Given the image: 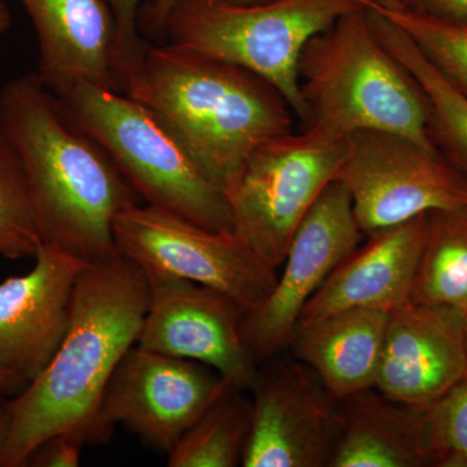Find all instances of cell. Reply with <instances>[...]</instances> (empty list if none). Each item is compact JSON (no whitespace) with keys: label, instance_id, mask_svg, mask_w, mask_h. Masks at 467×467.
I'll return each mask as SVG.
<instances>
[{"label":"cell","instance_id":"30","mask_svg":"<svg viewBox=\"0 0 467 467\" xmlns=\"http://www.w3.org/2000/svg\"><path fill=\"white\" fill-rule=\"evenodd\" d=\"M12 411L8 400L0 399V454L7 442L9 431H11Z\"/></svg>","mask_w":467,"mask_h":467},{"label":"cell","instance_id":"24","mask_svg":"<svg viewBox=\"0 0 467 467\" xmlns=\"http://www.w3.org/2000/svg\"><path fill=\"white\" fill-rule=\"evenodd\" d=\"M410 36L426 57L467 94V26L418 14L399 0H364Z\"/></svg>","mask_w":467,"mask_h":467},{"label":"cell","instance_id":"6","mask_svg":"<svg viewBox=\"0 0 467 467\" xmlns=\"http://www.w3.org/2000/svg\"><path fill=\"white\" fill-rule=\"evenodd\" d=\"M367 8L362 0H175L160 39L180 50L250 70L281 92L301 125L300 55L306 43L344 15Z\"/></svg>","mask_w":467,"mask_h":467},{"label":"cell","instance_id":"11","mask_svg":"<svg viewBox=\"0 0 467 467\" xmlns=\"http://www.w3.org/2000/svg\"><path fill=\"white\" fill-rule=\"evenodd\" d=\"M362 236L349 192L331 181L295 232L275 288L243 316V339L259 364L288 349L304 306Z\"/></svg>","mask_w":467,"mask_h":467},{"label":"cell","instance_id":"5","mask_svg":"<svg viewBox=\"0 0 467 467\" xmlns=\"http://www.w3.org/2000/svg\"><path fill=\"white\" fill-rule=\"evenodd\" d=\"M146 204L211 232L234 233L225 192L209 180L182 140L153 110L124 92L79 84L57 97Z\"/></svg>","mask_w":467,"mask_h":467},{"label":"cell","instance_id":"10","mask_svg":"<svg viewBox=\"0 0 467 467\" xmlns=\"http://www.w3.org/2000/svg\"><path fill=\"white\" fill-rule=\"evenodd\" d=\"M213 368L135 344L117 365L91 426L94 444L125 426L169 453L226 387Z\"/></svg>","mask_w":467,"mask_h":467},{"label":"cell","instance_id":"4","mask_svg":"<svg viewBox=\"0 0 467 467\" xmlns=\"http://www.w3.org/2000/svg\"><path fill=\"white\" fill-rule=\"evenodd\" d=\"M297 73L306 110L303 128L339 140L362 130L389 131L439 155L425 94L378 38L368 7L313 36Z\"/></svg>","mask_w":467,"mask_h":467},{"label":"cell","instance_id":"3","mask_svg":"<svg viewBox=\"0 0 467 467\" xmlns=\"http://www.w3.org/2000/svg\"><path fill=\"white\" fill-rule=\"evenodd\" d=\"M122 92L156 113L226 192L259 147L295 131L281 92L244 67L146 43Z\"/></svg>","mask_w":467,"mask_h":467},{"label":"cell","instance_id":"16","mask_svg":"<svg viewBox=\"0 0 467 467\" xmlns=\"http://www.w3.org/2000/svg\"><path fill=\"white\" fill-rule=\"evenodd\" d=\"M39 47V78L57 97L79 84L122 92L119 29L109 0H21Z\"/></svg>","mask_w":467,"mask_h":467},{"label":"cell","instance_id":"18","mask_svg":"<svg viewBox=\"0 0 467 467\" xmlns=\"http://www.w3.org/2000/svg\"><path fill=\"white\" fill-rule=\"evenodd\" d=\"M339 438L328 467L434 466L429 414L376 389L337 401Z\"/></svg>","mask_w":467,"mask_h":467},{"label":"cell","instance_id":"28","mask_svg":"<svg viewBox=\"0 0 467 467\" xmlns=\"http://www.w3.org/2000/svg\"><path fill=\"white\" fill-rule=\"evenodd\" d=\"M402 5L426 16L467 26V0H399Z\"/></svg>","mask_w":467,"mask_h":467},{"label":"cell","instance_id":"19","mask_svg":"<svg viewBox=\"0 0 467 467\" xmlns=\"http://www.w3.org/2000/svg\"><path fill=\"white\" fill-rule=\"evenodd\" d=\"M389 313L348 309L297 326L288 348L335 400L376 389Z\"/></svg>","mask_w":467,"mask_h":467},{"label":"cell","instance_id":"31","mask_svg":"<svg viewBox=\"0 0 467 467\" xmlns=\"http://www.w3.org/2000/svg\"><path fill=\"white\" fill-rule=\"evenodd\" d=\"M24 389H26V387L18 382V380L15 379L14 377L0 373V393L14 396L18 395V393L24 391Z\"/></svg>","mask_w":467,"mask_h":467},{"label":"cell","instance_id":"23","mask_svg":"<svg viewBox=\"0 0 467 467\" xmlns=\"http://www.w3.org/2000/svg\"><path fill=\"white\" fill-rule=\"evenodd\" d=\"M45 244L26 171L0 134V256L36 257Z\"/></svg>","mask_w":467,"mask_h":467},{"label":"cell","instance_id":"13","mask_svg":"<svg viewBox=\"0 0 467 467\" xmlns=\"http://www.w3.org/2000/svg\"><path fill=\"white\" fill-rule=\"evenodd\" d=\"M242 466L325 467L339 438V405L300 359H275L257 374Z\"/></svg>","mask_w":467,"mask_h":467},{"label":"cell","instance_id":"9","mask_svg":"<svg viewBox=\"0 0 467 467\" xmlns=\"http://www.w3.org/2000/svg\"><path fill=\"white\" fill-rule=\"evenodd\" d=\"M335 180L352 199L364 235L439 209L467 204V178L402 135L362 130L347 140Z\"/></svg>","mask_w":467,"mask_h":467},{"label":"cell","instance_id":"14","mask_svg":"<svg viewBox=\"0 0 467 467\" xmlns=\"http://www.w3.org/2000/svg\"><path fill=\"white\" fill-rule=\"evenodd\" d=\"M34 259L29 273L0 284V373L26 389L60 348L77 278L90 264L52 243H45Z\"/></svg>","mask_w":467,"mask_h":467},{"label":"cell","instance_id":"29","mask_svg":"<svg viewBox=\"0 0 467 467\" xmlns=\"http://www.w3.org/2000/svg\"><path fill=\"white\" fill-rule=\"evenodd\" d=\"M174 2L175 0H150L147 2L140 15V30H144L152 38H159L169 8ZM234 2L242 3V5H259V3L273 2V0H234Z\"/></svg>","mask_w":467,"mask_h":467},{"label":"cell","instance_id":"17","mask_svg":"<svg viewBox=\"0 0 467 467\" xmlns=\"http://www.w3.org/2000/svg\"><path fill=\"white\" fill-rule=\"evenodd\" d=\"M426 227L427 213L368 235L367 244L356 248L335 267L310 297L297 326L343 310L389 313L411 303Z\"/></svg>","mask_w":467,"mask_h":467},{"label":"cell","instance_id":"21","mask_svg":"<svg viewBox=\"0 0 467 467\" xmlns=\"http://www.w3.org/2000/svg\"><path fill=\"white\" fill-rule=\"evenodd\" d=\"M410 301L467 315V204L427 213Z\"/></svg>","mask_w":467,"mask_h":467},{"label":"cell","instance_id":"12","mask_svg":"<svg viewBox=\"0 0 467 467\" xmlns=\"http://www.w3.org/2000/svg\"><path fill=\"white\" fill-rule=\"evenodd\" d=\"M144 270L150 304L137 346L201 362L230 386L251 391L260 368L242 337L245 310L214 288L161 270Z\"/></svg>","mask_w":467,"mask_h":467},{"label":"cell","instance_id":"1","mask_svg":"<svg viewBox=\"0 0 467 467\" xmlns=\"http://www.w3.org/2000/svg\"><path fill=\"white\" fill-rule=\"evenodd\" d=\"M150 304L146 270L122 256L91 263L73 291L69 328L45 371L8 400L11 431L0 467H26L51 436L91 426L110 377L142 330Z\"/></svg>","mask_w":467,"mask_h":467},{"label":"cell","instance_id":"33","mask_svg":"<svg viewBox=\"0 0 467 467\" xmlns=\"http://www.w3.org/2000/svg\"><path fill=\"white\" fill-rule=\"evenodd\" d=\"M465 339H466V352H467V315L465 318Z\"/></svg>","mask_w":467,"mask_h":467},{"label":"cell","instance_id":"27","mask_svg":"<svg viewBox=\"0 0 467 467\" xmlns=\"http://www.w3.org/2000/svg\"><path fill=\"white\" fill-rule=\"evenodd\" d=\"M91 444L84 430H70L48 438L30 454L26 466L77 467L81 462L82 448Z\"/></svg>","mask_w":467,"mask_h":467},{"label":"cell","instance_id":"20","mask_svg":"<svg viewBox=\"0 0 467 467\" xmlns=\"http://www.w3.org/2000/svg\"><path fill=\"white\" fill-rule=\"evenodd\" d=\"M368 15L378 38L422 88L429 104L430 135L439 155L467 178L466 92L442 75L404 30L374 9L368 8Z\"/></svg>","mask_w":467,"mask_h":467},{"label":"cell","instance_id":"32","mask_svg":"<svg viewBox=\"0 0 467 467\" xmlns=\"http://www.w3.org/2000/svg\"><path fill=\"white\" fill-rule=\"evenodd\" d=\"M12 24V15L5 0H0V36L7 32Z\"/></svg>","mask_w":467,"mask_h":467},{"label":"cell","instance_id":"26","mask_svg":"<svg viewBox=\"0 0 467 467\" xmlns=\"http://www.w3.org/2000/svg\"><path fill=\"white\" fill-rule=\"evenodd\" d=\"M119 29V52L122 58V82L142 57L146 41L140 36V15L150 0H109Z\"/></svg>","mask_w":467,"mask_h":467},{"label":"cell","instance_id":"7","mask_svg":"<svg viewBox=\"0 0 467 467\" xmlns=\"http://www.w3.org/2000/svg\"><path fill=\"white\" fill-rule=\"evenodd\" d=\"M347 140L303 128L259 147L225 192L234 233L267 265L282 266L295 232L335 180Z\"/></svg>","mask_w":467,"mask_h":467},{"label":"cell","instance_id":"22","mask_svg":"<svg viewBox=\"0 0 467 467\" xmlns=\"http://www.w3.org/2000/svg\"><path fill=\"white\" fill-rule=\"evenodd\" d=\"M226 384L168 453L171 467L242 466L252 427V398Z\"/></svg>","mask_w":467,"mask_h":467},{"label":"cell","instance_id":"25","mask_svg":"<svg viewBox=\"0 0 467 467\" xmlns=\"http://www.w3.org/2000/svg\"><path fill=\"white\" fill-rule=\"evenodd\" d=\"M427 414L434 466L467 467V376Z\"/></svg>","mask_w":467,"mask_h":467},{"label":"cell","instance_id":"8","mask_svg":"<svg viewBox=\"0 0 467 467\" xmlns=\"http://www.w3.org/2000/svg\"><path fill=\"white\" fill-rule=\"evenodd\" d=\"M113 238L119 256L214 288L245 312L264 303L278 281L276 269L235 233L211 232L152 205L137 202L119 212Z\"/></svg>","mask_w":467,"mask_h":467},{"label":"cell","instance_id":"2","mask_svg":"<svg viewBox=\"0 0 467 467\" xmlns=\"http://www.w3.org/2000/svg\"><path fill=\"white\" fill-rule=\"evenodd\" d=\"M0 134L26 171L45 243L90 264L119 256L113 221L140 198L36 73L0 90Z\"/></svg>","mask_w":467,"mask_h":467},{"label":"cell","instance_id":"15","mask_svg":"<svg viewBox=\"0 0 467 467\" xmlns=\"http://www.w3.org/2000/svg\"><path fill=\"white\" fill-rule=\"evenodd\" d=\"M465 318L426 304L389 312L377 391L420 410L435 405L467 376Z\"/></svg>","mask_w":467,"mask_h":467}]
</instances>
